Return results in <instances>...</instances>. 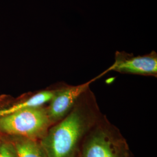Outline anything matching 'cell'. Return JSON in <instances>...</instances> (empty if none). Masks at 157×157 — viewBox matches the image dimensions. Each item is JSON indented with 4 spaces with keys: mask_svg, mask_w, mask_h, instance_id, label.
Wrapping results in <instances>:
<instances>
[{
    "mask_svg": "<svg viewBox=\"0 0 157 157\" xmlns=\"http://www.w3.org/2000/svg\"><path fill=\"white\" fill-rule=\"evenodd\" d=\"M2 140L3 142L0 150V157H17L15 150L11 144L2 139Z\"/></svg>",
    "mask_w": 157,
    "mask_h": 157,
    "instance_id": "cell-8",
    "label": "cell"
},
{
    "mask_svg": "<svg viewBox=\"0 0 157 157\" xmlns=\"http://www.w3.org/2000/svg\"><path fill=\"white\" fill-rule=\"evenodd\" d=\"M80 157V155H79V154H78V157Z\"/></svg>",
    "mask_w": 157,
    "mask_h": 157,
    "instance_id": "cell-10",
    "label": "cell"
},
{
    "mask_svg": "<svg viewBox=\"0 0 157 157\" xmlns=\"http://www.w3.org/2000/svg\"><path fill=\"white\" fill-rule=\"evenodd\" d=\"M59 87L25 93L18 97L6 94H1L0 117L25 108L44 106L56 95Z\"/></svg>",
    "mask_w": 157,
    "mask_h": 157,
    "instance_id": "cell-6",
    "label": "cell"
},
{
    "mask_svg": "<svg viewBox=\"0 0 157 157\" xmlns=\"http://www.w3.org/2000/svg\"><path fill=\"white\" fill-rule=\"evenodd\" d=\"M1 135L13 146L17 157H48L40 141L18 136Z\"/></svg>",
    "mask_w": 157,
    "mask_h": 157,
    "instance_id": "cell-7",
    "label": "cell"
},
{
    "mask_svg": "<svg viewBox=\"0 0 157 157\" xmlns=\"http://www.w3.org/2000/svg\"><path fill=\"white\" fill-rule=\"evenodd\" d=\"M115 59V62L107 71L157 76V54L155 51L142 56H135L124 51H117Z\"/></svg>",
    "mask_w": 157,
    "mask_h": 157,
    "instance_id": "cell-5",
    "label": "cell"
},
{
    "mask_svg": "<svg viewBox=\"0 0 157 157\" xmlns=\"http://www.w3.org/2000/svg\"><path fill=\"white\" fill-rule=\"evenodd\" d=\"M52 126L46 106L33 107L0 117V134L41 140Z\"/></svg>",
    "mask_w": 157,
    "mask_h": 157,
    "instance_id": "cell-3",
    "label": "cell"
},
{
    "mask_svg": "<svg viewBox=\"0 0 157 157\" xmlns=\"http://www.w3.org/2000/svg\"><path fill=\"white\" fill-rule=\"evenodd\" d=\"M79 155L80 157H132L125 139L104 115L84 137Z\"/></svg>",
    "mask_w": 157,
    "mask_h": 157,
    "instance_id": "cell-2",
    "label": "cell"
},
{
    "mask_svg": "<svg viewBox=\"0 0 157 157\" xmlns=\"http://www.w3.org/2000/svg\"><path fill=\"white\" fill-rule=\"evenodd\" d=\"M77 86L59 87L56 95L51 99L46 109L51 122L54 125L65 118L84 92L90 88V85L95 79Z\"/></svg>",
    "mask_w": 157,
    "mask_h": 157,
    "instance_id": "cell-4",
    "label": "cell"
},
{
    "mask_svg": "<svg viewBox=\"0 0 157 157\" xmlns=\"http://www.w3.org/2000/svg\"><path fill=\"white\" fill-rule=\"evenodd\" d=\"M2 142L3 141L1 139V135H0V150H1V146H2Z\"/></svg>",
    "mask_w": 157,
    "mask_h": 157,
    "instance_id": "cell-9",
    "label": "cell"
},
{
    "mask_svg": "<svg viewBox=\"0 0 157 157\" xmlns=\"http://www.w3.org/2000/svg\"><path fill=\"white\" fill-rule=\"evenodd\" d=\"M102 115L90 88L72 109L48 130L40 143L48 157H77L84 137Z\"/></svg>",
    "mask_w": 157,
    "mask_h": 157,
    "instance_id": "cell-1",
    "label": "cell"
}]
</instances>
